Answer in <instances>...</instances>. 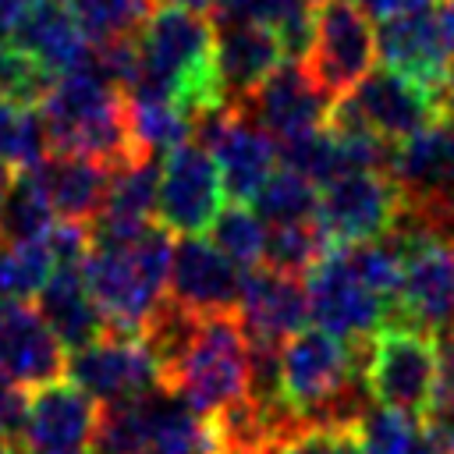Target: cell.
<instances>
[{"mask_svg": "<svg viewBox=\"0 0 454 454\" xmlns=\"http://www.w3.org/2000/svg\"><path fill=\"white\" fill-rule=\"evenodd\" d=\"M369 340H344L323 326H301L280 344L284 401L309 426H358L372 404L365 380Z\"/></svg>", "mask_w": 454, "mask_h": 454, "instance_id": "1", "label": "cell"}, {"mask_svg": "<svg viewBox=\"0 0 454 454\" xmlns=\"http://www.w3.org/2000/svg\"><path fill=\"white\" fill-rule=\"evenodd\" d=\"M138 78L128 92H156L181 99L192 114L223 103L216 85V28L206 11L163 0L135 32Z\"/></svg>", "mask_w": 454, "mask_h": 454, "instance_id": "2", "label": "cell"}, {"mask_svg": "<svg viewBox=\"0 0 454 454\" xmlns=\"http://www.w3.org/2000/svg\"><path fill=\"white\" fill-rule=\"evenodd\" d=\"M174 234L149 223L131 241H92L82 259L85 284L114 333H142L145 319L167 294Z\"/></svg>", "mask_w": 454, "mask_h": 454, "instance_id": "3", "label": "cell"}, {"mask_svg": "<svg viewBox=\"0 0 454 454\" xmlns=\"http://www.w3.org/2000/svg\"><path fill=\"white\" fill-rule=\"evenodd\" d=\"M39 110L50 131V149L92 156L110 170L135 156L128 96L92 64V57L78 71L53 78L39 99Z\"/></svg>", "mask_w": 454, "mask_h": 454, "instance_id": "4", "label": "cell"}, {"mask_svg": "<svg viewBox=\"0 0 454 454\" xmlns=\"http://www.w3.org/2000/svg\"><path fill=\"white\" fill-rule=\"evenodd\" d=\"M163 387L184 397L202 419H216L248 394V333L238 312L202 316L188 351L163 376Z\"/></svg>", "mask_w": 454, "mask_h": 454, "instance_id": "5", "label": "cell"}, {"mask_svg": "<svg viewBox=\"0 0 454 454\" xmlns=\"http://www.w3.org/2000/svg\"><path fill=\"white\" fill-rule=\"evenodd\" d=\"M440 369V340L419 326L387 323L369 337L365 351V380L372 401L426 415Z\"/></svg>", "mask_w": 454, "mask_h": 454, "instance_id": "6", "label": "cell"}, {"mask_svg": "<svg viewBox=\"0 0 454 454\" xmlns=\"http://www.w3.org/2000/svg\"><path fill=\"white\" fill-rule=\"evenodd\" d=\"M394 241L404 252V273L387 323L419 326L436 340L454 337V241L440 234H394Z\"/></svg>", "mask_w": 454, "mask_h": 454, "instance_id": "7", "label": "cell"}, {"mask_svg": "<svg viewBox=\"0 0 454 454\" xmlns=\"http://www.w3.org/2000/svg\"><path fill=\"white\" fill-rule=\"evenodd\" d=\"M309 319L344 340H369L387 326V301L362 280L344 245L323 252L305 273Z\"/></svg>", "mask_w": 454, "mask_h": 454, "instance_id": "8", "label": "cell"}, {"mask_svg": "<svg viewBox=\"0 0 454 454\" xmlns=\"http://www.w3.org/2000/svg\"><path fill=\"white\" fill-rule=\"evenodd\" d=\"M376 60V32L369 25V14L351 0H326L316 14L312 46L305 53V71L312 82L330 96L351 92Z\"/></svg>", "mask_w": 454, "mask_h": 454, "instance_id": "9", "label": "cell"}, {"mask_svg": "<svg viewBox=\"0 0 454 454\" xmlns=\"http://www.w3.org/2000/svg\"><path fill=\"white\" fill-rule=\"evenodd\" d=\"M67 380L92 394L99 404L135 401L156 387H163V372L142 333H114L106 330L85 348L67 355Z\"/></svg>", "mask_w": 454, "mask_h": 454, "instance_id": "10", "label": "cell"}, {"mask_svg": "<svg viewBox=\"0 0 454 454\" xmlns=\"http://www.w3.org/2000/svg\"><path fill=\"white\" fill-rule=\"evenodd\" d=\"M401 188L387 170H348L323 184L316 220L333 245L369 241L390 231Z\"/></svg>", "mask_w": 454, "mask_h": 454, "instance_id": "11", "label": "cell"}, {"mask_svg": "<svg viewBox=\"0 0 454 454\" xmlns=\"http://www.w3.org/2000/svg\"><path fill=\"white\" fill-rule=\"evenodd\" d=\"M223 202V181L213 153L199 142H184L163 156L156 223L170 234H202Z\"/></svg>", "mask_w": 454, "mask_h": 454, "instance_id": "12", "label": "cell"}, {"mask_svg": "<svg viewBox=\"0 0 454 454\" xmlns=\"http://www.w3.org/2000/svg\"><path fill=\"white\" fill-rule=\"evenodd\" d=\"M330 106H333V99L312 82L305 64L291 60V57L280 60L255 85V92L241 103V110L259 128H266L277 138V145L291 142V138H301L309 131H319L330 117Z\"/></svg>", "mask_w": 454, "mask_h": 454, "instance_id": "13", "label": "cell"}, {"mask_svg": "<svg viewBox=\"0 0 454 454\" xmlns=\"http://www.w3.org/2000/svg\"><path fill=\"white\" fill-rule=\"evenodd\" d=\"M99 426V401L71 380H50L32 387L21 447L28 454H78L92 447Z\"/></svg>", "mask_w": 454, "mask_h": 454, "instance_id": "14", "label": "cell"}, {"mask_svg": "<svg viewBox=\"0 0 454 454\" xmlns=\"http://www.w3.org/2000/svg\"><path fill=\"white\" fill-rule=\"evenodd\" d=\"M241 284H245V270L234 259H227L209 238L181 234L174 241L167 294L177 298L181 305L195 309L199 316L238 312Z\"/></svg>", "mask_w": 454, "mask_h": 454, "instance_id": "15", "label": "cell"}, {"mask_svg": "<svg viewBox=\"0 0 454 454\" xmlns=\"http://www.w3.org/2000/svg\"><path fill=\"white\" fill-rule=\"evenodd\" d=\"M390 177L397 181L401 199L415 209L454 202V121L436 117L401 138L390 156Z\"/></svg>", "mask_w": 454, "mask_h": 454, "instance_id": "16", "label": "cell"}, {"mask_svg": "<svg viewBox=\"0 0 454 454\" xmlns=\"http://www.w3.org/2000/svg\"><path fill=\"white\" fill-rule=\"evenodd\" d=\"M450 43L440 21L436 7L422 11H404L394 18H383L376 28V57L383 67L433 89L440 96V85L450 67Z\"/></svg>", "mask_w": 454, "mask_h": 454, "instance_id": "17", "label": "cell"}, {"mask_svg": "<svg viewBox=\"0 0 454 454\" xmlns=\"http://www.w3.org/2000/svg\"><path fill=\"white\" fill-rule=\"evenodd\" d=\"M67 348L57 340L39 305L4 301L0 305V372L21 387H43L67 372Z\"/></svg>", "mask_w": 454, "mask_h": 454, "instance_id": "18", "label": "cell"}, {"mask_svg": "<svg viewBox=\"0 0 454 454\" xmlns=\"http://www.w3.org/2000/svg\"><path fill=\"white\" fill-rule=\"evenodd\" d=\"M238 316L252 340L284 344L309 323V294H305L301 277L284 273L266 262L245 270Z\"/></svg>", "mask_w": 454, "mask_h": 454, "instance_id": "19", "label": "cell"}, {"mask_svg": "<svg viewBox=\"0 0 454 454\" xmlns=\"http://www.w3.org/2000/svg\"><path fill=\"white\" fill-rule=\"evenodd\" d=\"M348 96L365 117V124L387 142H401L440 117V96L390 67L369 71Z\"/></svg>", "mask_w": 454, "mask_h": 454, "instance_id": "20", "label": "cell"}, {"mask_svg": "<svg viewBox=\"0 0 454 454\" xmlns=\"http://www.w3.org/2000/svg\"><path fill=\"white\" fill-rule=\"evenodd\" d=\"M4 39H11L21 53H28L50 78H60L89 64L96 46L60 0H43L39 7H32Z\"/></svg>", "mask_w": 454, "mask_h": 454, "instance_id": "21", "label": "cell"}, {"mask_svg": "<svg viewBox=\"0 0 454 454\" xmlns=\"http://www.w3.org/2000/svg\"><path fill=\"white\" fill-rule=\"evenodd\" d=\"M216 28V85L220 99L231 106H241L255 85L284 60V46L273 28L266 25H213Z\"/></svg>", "mask_w": 454, "mask_h": 454, "instance_id": "22", "label": "cell"}, {"mask_svg": "<svg viewBox=\"0 0 454 454\" xmlns=\"http://www.w3.org/2000/svg\"><path fill=\"white\" fill-rule=\"evenodd\" d=\"M57 220H74V223H92L106 202V184H110V167L82 156V153H64V149H50L35 167H28Z\"/></svg>", "mask_w": 454, "mask_h": 454, "instance_id": "23", "label": "cell"}, {"mask_svg": "<svg viewBox=\"0 0 454 454\" xmlns=\"http://www.w3.org/2000/svg\"><path fill=\"white\" fill-rule=\"evenodd\" d=\"M35 305L67 351L85 348L106 333V319L85 284L82 262H57L50 280L35 294Z\"/></svg>", "mask_w": 454, "mask_h": 454, "instance_id": "24", "label": "cell"}, {"mask_svg": "<svg viewBox=\"0 0 454 454\" xmlns=\"http://www.w3.org/2000/svg\"><path fill=\"white\" fill-rule=\"evenodd\" d=\"M316 0H213V25H266L277 32L284 57L305 60L316 32Z\"/></svg>", "mask_w": 454, "mask_h": 454, "instance_id": "25", "label": "cell"}, {"mask_svg": "<svg viewBox=\"0 0 454 454\" xmlns=\"http://www.w3.org/2000/svg\"><path fill=\"white\" fill-rule=\"evenodd\" d=\"M124 96H128V128L135 153L167 156L170 149L192 142L195 114L181 99L156 92H124Z\"/></svg>", "mask_w": 454, "mask_h": 454, "instance_id": "26", "label": "cell"}, {"mask_svg": "<svg viewBox=\"0 0 454 454\" xmlns=\"http://www.w3.org/2000/svg\"><path fill=\"white\" fill-rule=\"evenodd\" d=\"M57 223V213L32 170H14L11 188L0 206V238L4 241H35L46 238Z\"/></svg>", "mask_w": 454, "mask_h": 454, "instance_id": "27", "label": "cell"}, {"mask_svg": "<svg viewBox=\"0 0 454 454\" xmlns=\"http://www.w3.org/2000/svg\"><path fill=\"white\" fill-rule=\"evenodd\" d=\"M50 153V131L39 103L0 96V160L11 170H28Z\"/></svg>", "mask_w": 454, "mask_h": 454, "instance_id": "28", "label": "cell"}, {"mask_svg": "<svg viewBox=\"0 0 454 454\" xmlns=\"http://www.w3.org/2000/svg\"><path fill=\"white\" fill-rule=\"evenodd\" d=\"M316 188H319L316 181H309V177L298 174L294 167L280 163V167L262 181V188L255 192L252 206H255V213H259L270 227L312 220L316 209H319V192H316Z\"/></svg>", "mask_w": 454, "mask_h": 454, "instance_id": "29", "label": "cell"}, {"mask_svg": "<svg viewBox=\"0 0 454 454\" xmlns=\"http://www.w3.org/2000/svg\"><path fill=\"white\" fill-rule=\"evenodd\" d=\"M209 231V241L227 255L234 259L241 270H252L262 262L266 255V238H270V227L262 223V216L255 209H248L245 202H234L231 206H220V213L213 216V223L206 227Z\"/></svg>", "mask_w": 454, "mask_h": 454, "instance_id": "30", "label": "cell"}, {"mask_svg": "<svg viewBox=\"0 0 454 454\" xmlns=\"http://www.w3.org/2000/svg\"><path fill=\"white\" fill-rule=\"evenodd\" d=\"M330 248H333V241L326 238V231L319 227L316 216L312 220H298V223H277V227H270L262 262L266 266H277L284 273L301 277Z\"/></svg>", "mask_w": 454, "mask_h": 454, "instance_id": "31", "label": "cell"}, {"mask_svg": "<svg viewBox=\"0 0 454 454\" xmlns=\"http://www.w3.org/2000/svg\"><path fill=\"white\" fill-rule=\"evenodd\" d=\"M60 4L78 18V25L89 32L92 43L138 32V25L156 7V0H60Z\"/></svg>", "mask_w": 454, "mask_h": 454, "instance_id": "32", "label": "cell"}, {"mask_svg": "<svg viewBox=\"0 0 454 454\" xmlns=\"http://www.w3.org/2000/svg\"><path fill=\"white\" fill-rule=\"evenodd\" d=\"M262 454H362V436H358V426L298 422L291 433L266 443Z\"/></svg>", "mask_w": 454, "mask_h": 454, "instance_id": "33", "label": "cell"}, {"mask_svg": "<svg viewBox=\"0 0 454 454\" xmlns=\"http://www.w3.org/2000/svg\"><path fill=\"white\" fill-rule=\"evenodd\" d=\"M422 422L454 443V337L440 340V369H436V387H433V401L422 415Z\"/></svg>", "mask_w": 454, "mask_h": 454, "instance_id": "34", "label": "cell"}, {"mask_svg": "<svg viewBox=\"0 0 454 454\" xmlns=\"http://www.w3.org/2000/svg\"><path fill=\"white\" fill-rule=\"evenodd\" d=\"M25 411H28V397H25L21 383H14L11 376L0 372V436L18 443L21 429H25Z\"/></svg>", "mask_w": 454, "mask_h": 454, "instance_id": "35", "label": "cell"}, {"mask_svg": "<svg viewBox=\"0 0 454 454\" xmlns=\"http://www.w3.org/2000/svg\"><path fill=\"white\" fill-rule=\"evenodd\" d=\"M372 21H383V18H394V14H404V11H422V7H436L443 0H355Z\"/></svg>", "mask_w": 454, "mask_h": 454, "instance_id": "36", "label": "cell"}, {"mask_svg": "<svg viewBox=\"0 0 454 454\" xmlns=\"http://www.w3.org/2000/svg\"><path fill=\"white\" fill-rule=\"evenodd\" d=\"M43 0H0V39L4 35H11V28L32 11V7H39Z\"/></svg>", "mask_w": 454, "mask_h": 454, "instance_id": "37", "label": "cell"}, {"mask_svg": "<svg viewBox=\"0 0 454 454\" xmlns=\"http://www.w3.org/2000/svg\"><path fill=\"white\" fill-rule=\"evenodd\" d=\"M440 117L454 121V60H450L447 78H443V85H440Z\"/></svg>", "mask_w": 454, "mask_h": 454, "instance_id": "38", "label": "cell"}, {"mask_svg": "<svg viewBox=\"0 0 454 454\" xmlns=\"http://www.w3.org/2000/svg\"><path fill=\"white\" fill-rule=\"evenodd\" d=\"M4 301H14V291H11V270H7V241L0 238V305Z\"/></svg>", "mask_w": 454, "mask_h": 454, "instance_id": "39", "label": "cell"}, {"mask_svg": "<svg viewBox=\"0 0 454 454\" xmlns=\"http://www.w3.org/2000/svg\"><path fill=\"white\" fill-rule=\"evenodd\" d=\"M440 21H443L447 43H450V50H454V0H443V7H440Z\"/></svg>", "mask_w": 454, "mask_h": 454, "instance_id": "40", "label": "cell"}, {"mask_svg": "<svg viewBox=\"0 0 454 454\" xmlns=\"http://www.w3.org/2000/svg\"><path fill=\"white\" fill-rule=\"evenodd\" d=\"M11 177H14V170L0 160V206H4V195H7V188H11Z\"/></svg>", "mask_w": 454, "mask_h": 454, "instance_id": "41", "label": "cell"}, {"mask_svg": "<svg viewBox=\"0 0 454 454\" xmlns=\"http://www.w3.org/2000/svg\"><path fill=\"white\" fill-rule=\"evenodd\" d=\"M174 4H184V7H195V11H206V14L213 7V0H174Z\"/></svg>", "mask_w": 454, "mask_h": 454, "instance_id": "42", "label": "cell"}, {"mask_svg": "<svg viewBox=\"0 0 454 454\" xmlns=\"http://www.w3.org/2000/svg\"><path fill=\"white\" fill-rule=\"evenodd\" d=\"M0 454H14V440H7V436H0Z\"/></svg>", "mask_w": 454, "mask_h": 454, "instance_id": "43", "label": "cell"}, {"mask_svg": "<svg viewBox=\"0 0 454 454\" xmlns=\"http://www.w3.org/2000/svg\"><path fill=\"white\" fill-rule=\"evenodd\" d=\"M14 454H28V450H25V447H14Z\"/></svg>", "mask_w": 454, "mask_h": 454, "instance_id": "44", "label": "cell"}, {"mask_svg": "<svg viewBox=\"0 0 454 454\" xmlns=\"http://www.w3.org/2000/svg\"><path fill=\"white\" fill-rule=\"evenodd\" d=\"M78 454H96V450H78Z\"/></svg>", "mask_w": 454, "mask_h": 454, "instance_id": "45", "label": "cell"}, {"mask_svg": "<svg viewBox=\"0 0 454 454\" xmlns=\"http://www.w3.org/2000/svg\"><path fill=\"white\" fill-rule=\"evenodd\" d=\"M316 4H326V0H316Z\"/></svg>", "mask_w": 454, "mask_h": 454, "instance_id": "46", "label": "cell"}]
</instances>
